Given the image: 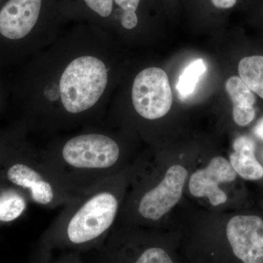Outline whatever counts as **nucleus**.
<instances>
[{
	"label": "nucleus",
	"instance_id": "f257e3e1",
	"mask_svg": "<svg viewBox=\"0 0 263 263\" xmlns=\"http://www.w3.org/2000/svg\"><path fill=\"white\" fill-rule=\"evenodd\" d=\"M15 70L10 100L24 129L53 136L103 124L116 71L106 32L92 27L62 33Z\"/></svg>",
	"mask_w": 263,
	"mask_h": 263
},
{
	"label": "nucleus",
	"instance_id": "f03ea898",
	"mask_svg": "<svg viewBox=\"0 0 263 263\" xmlns=\"http://www.w3.org/2000/svg\"><path fill=\"white\" fill-rule=\"evenodd\" d=\"M40 150L44 162L72 198L113 176L123 157L119 140L103 124L67 133Z\"/></svg>",
	"mask_w": 263,
	"mask_h": 263
},
{
	"label": "nucleus",
	"instance_id": "7ed1b4c3",
	"mask_svg": "<svg viewBox=\"0 0 263 263\" xmlns=\"http://www.w3.org/2000/svg\"><path fill=\"white\" fill-rule=\"evenodd\" d=\"M118 181L111 176L72 197L46 231L49 242L81 247L100 241L119 213Z\"/></svg>",
	"mask_w": 263,
	"mask_h": 263
},
{
	"label": "nucleus",
	"instance_id": "20e7f679",
	"mask_svg": "<svg viewBox=\"0 0 263 263\" xmlns=\"http://www.w3.org/2000/svg\"><path fill=\"white\" fill-rule=\"evenodd\" d=\"M44 0H3L0 4V70L17 68L61 35L43 20Z\"/></svg>",
	"mask_w": 263,
	"mask_h": 263
},
{
	"label": "nucleus",
	"instance_id": "39448f33",
	"mask_svg": "<svg viewBox=\"0 0 263 263\" xmlns=\"http://www.w3.org/2000/svg\"><path fill=\"white\" fill-rule=\"evenodd\" d=\"M5 171L7 180L24 190L29 200L47 209L64 206L71 199L43 160L41 150L24 143L20 155Z\"/></svg>",
	"mask_w": 263,
	"mask_h": 263
},
{
	"label": "nucleus",
	"instance_id": "423d86ee",
	"mask_svg": "<svg viewBox=\"0 0 263 263\" xmlns=\"http://www.w3.org/2000/svg\"><path fill=\"white\" fill-rule=\"evenodd\" d=\"M129 100L133 111L144 120H157L164 117L173 103L166 72L156 67L140 70L132 81Z\"/></svg>",
	"mask_w": 263,
	"mask_h": 263
},
{
	"label": "nucleus",
	"instance_id": "0eeeda50",
	"mask_svg": "<svg viewBox=\"0 0 263 263\" xmlns=\"http://www.w3.org/2000/svg\"><path fill=\"white\" fill-rule=\"evenodd\" d=\"M187 170L180 164L171 166L162 181L138 197L136 212L138 218L158 221L179 202L187 178Z\"/></svg>",
	"mask_w": 263,
	"mask_h": 263
},
{
	"label": "nucleus",
	"instance_id": "6e6552de",
	"mask_svg": "<svg viewBox=\"0 0 263 263\" xmlns=\"http://www.w3.org/2000/svg\"><path fill=\"white\" fill-rule=\"evenodd\" d=\"M226 236L240 263H263V219L257 215H236L228 221Z\"/></svg>",
	"mask_w": 263,
	"mask_h": 263
},
{
	"label": "nucleus",
	"instance_id": "1a4fd4ad",
	"mask_svg": "<svg viewBox=\"0 0 263 263\" xmlns=\"http://www.w3.org/2000/svg\"><path fill=\"white\" fill-rule=\"evenodd\" d=\"M237 176L238 174L226 158L214 157L206 167L198 170L192 175L189 183L190 193L195 197H207L212 205L217 206L228 200L226 194L219 185L232 182Z\"/></svg>",
	"mask_w": 263,
	"mask_h": 263
},
{
	"label": "nucleus",
	"instance_id": "9d476101",
	"mask_svg": "<svg viewBox=\"0 0 263 263\" xmlns=\"http://www.w3.org/2000/svg\"><path fill=\"white\" fill-rule=\"evenodd\" d=\"M234 152L230 156V162L240 177L248 181H257L263 177V167L256 158L255 143L252 138L242 136L235 140Z\"/></svg>",
	"mask_w": 263,
	"mask_h": 263
},
{
	"label": "nucleus",
	"instance_id": "9b49d317",
	"mask_svg": "<svg viewBox=\"0 0 263 263\" xmlns=\"http://www.w3.org/2000/svg\"><path fill=\"white\" fill-rule=\"evenodd\" d=\"M226 89L233 103L234 122L241 127L248 125L256 115L254 108L256 97L253 91L238 76H233L227 81Z\"/></svg>",
	"mask_w": 263,
	"mask_h": 263
},
{
	"label": "nucleus",
	"instance_id": "f8f14e48",
	"mask_svg": "<svg viewBox=\"0 0 263 263\" xmlns=\"http://www.w3.org/2000/svg\"><path fill=\"white\" fill-rule=\"evenodd\" d=\"M29 200L27 194L8 187L0 190V223H8L18 219L27 208Z\"/></svg>",
	"mask_w": 263,
	"mask_h": 263
},
{
	"label": "nucleus",
	"instance_id": "ddd939ff",
	"mask_svg": "<svg viewBox=\"0 0 263 263\" xmlns=\"http://www.w3.org/2000/svg\"><path fill=\"white\" fill-rule=\"evenodd\" d=\"M238 73L249 89L263 99V57L242 59L238 64Z\"/></svg>",
	"mask_w": 263,
	"mask_h": 263
},
{
	"label": "nucleus",
	"instance_id": "4468645a",
	"mask_svg": "<svg viewBox=\"0 0 263 263\" xmlns=\"http://www.w3.org/2000/svg\"><path fill=\"white\" fill-rule=\"evenodd\" d=\"M205 71L206 65L202 59L192 62L185 68L176 85V89L181 98H187L193 94L197 83Z\"/></svg>",
	"mask_w": 263,
	"mask_h": 263
},
{
	"label": "nucleus",
	"instance_id": "2eb2a0df",
	"mask_svg": "<svg viewBox=\"0 0 263 263\" xmlns=\"http://www.w3.org/2000/svg\"><path fill=\"white\" fill-rule=\"evenodd\" d=\"M114 0H81L86 10L99 19L108 18L113 13Z\"/></svg>",
	"mask_w": 263,
	"mask_h": 263
},
{
	"label": "nucleus",
	"instance_id": "dca6fc26",
	"mask_svg": "<svg viewBox=\"0 0 263 263\" xmlns=\"http://www.w3.org/2000/svg\"><path fill=\"white\" fill-rule=\"evenodd\" d=\"M133 263H174L168 254L159 247L145 249Z\"/></svg>",
	"mask_w": 263,
	"mask_h": 263
},
{
	"label": "nucleus",
	"instance_id": "f3484780",
	"mask_svg": "<svg viewBox=\"0 0 263 263\" xmlns=\"http://www.w3.org/2000/svg\"><path fill=\"white\" fill-rule=\"evenodd\" d=\"M10 100V78L4 75V71L0 70V108Z\"/></svg>",
	"mask_w": 263,
	"mask_h": 263
},
{
	"label": "nucleus",
	"instance_id": "a211bd4d",
	"mask_svg": "<svg viewBox=\"0 0 263 263\" xmlns=\"http://www.w3.org/2000/svg\"><path fill=\"white\" fill-rule=\"evenodd\" d=\"M122 12L136 13L141 0H114Z\"/></svg>",
	"mask_w": 263,
	"mask_h": 263
},
{
	"label": "nucleus",
	"instance_id": "6ab92c4d",
	"mask_svg": "<svg viewBox=\"0 0 263 263\" xmlns=\"http://www.w3.org/2000/svg\"><path fill=\"white\" fill-rule=\"evenodd\" d=\"M214 6L221 9L233 8L236 4L237 0H212Z\"/></svg>",
	"mask_w": 263,
	"mask_h": 263
},
{
	"label": "nucleus",
	"instance_id": "aec40b11",
	"mask_svg": "<svg viewBox=\"0 0 263 263\" xmlns=\"http://www.w3.org/2000/svg\"><path fill=\"white\" fill-rule=\"evenodd\" d=\"M254 134L263 141V118L257 122L254 129Z\"/></svg>",
	"mask_w": 263,
	"mask_h": 263
},
{
	"label": "nucleus",
	"instance_id": "412c9836",
	"mask_svg": "<svg viewBox=\"0 0 263 263\" xmlns=\"http://www.w3.org/2000/svg\"><path fill=\"white\" fill-rule=\"evenodd\" d=\"M3 0H0V4H1L2 2H3Z\"/></svg>",
	"mask_w": 263,
	"mask_h": 263
},
{
	"label": "nucleus",
	"instance_id": "4be33fe9",
	"mask_svg": "<svg viewBox=\"0 0 263 263\" xmlns=\"http://www.w3.org/2000/svg\"><path fill=\"white\" fill-rule=\"evenodd\" d=\"M69 263H70V262H69Z\"/></svg>",
	"mask_w": 263,
	"mask_h": 263
}]
</instances>
